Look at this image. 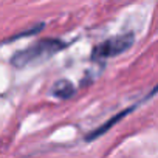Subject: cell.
Wrapping results in <instances>:
<instances>
[{
  "instance_id": "6da1fadb",
  "label": "cell",
  "mask_w": 158,
  "mask_h": 158,
  "mask_svg": "<svg viewBox=\"0 0 158 158\" xmlns=\"http://www.w3.org/2000/svg\"><path fill=\"white\" fill-rule=\"evenodd\" d=\"M62 48H65V44L60 39H42V40H37L36 44L14 53L11 56V65L16 68H25L31 64H40V62L53 57Z\"/></svg>"
},
{
  "instance_id": "3957f363",
  "label": "cell",
  "mask_w": 158,
  "mask_h": 158,
  "mask_svg": "<svg viewBox=\"0 0 158 158\" xmlns=\"http://www.w3.org/2000/svg\"><path fill=\"white\" fill-rule=\"evenodd\" d=\"M74 93V85L68 81V79H59L57 82L53 84L51 95L59 98V99H68Z\"/></svg>"
},
{
  "instance_id": "7a4b0ae2",
  "label": "cell",
  "mask_w": 158,
  "mask_h": 158,
  "mask_svg": "<svg viewBox=\"0 0 158 158\" xmlns=\"http://www.w3.org/2000/svg\"><path fill=\"white\" fill-rule=\"evenodd\" d=\"M132 45H133V34L132 33L110 37L93 48L92 59L93 60H104L109 57H115V56L127 51Z\"/></svg>"
}]
</instances>
